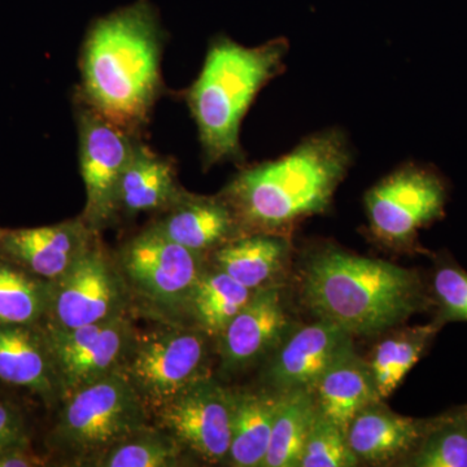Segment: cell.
Here are the masks:
<instances>
[{"label": "cell", "mask_w": 467, "mask_h": 467, "mask_svg": "<svg viewBox=\"0 0 467 467\" xmlns=\"http://www.w3.org/2000/svg\"><path fill=\"white\" fill-rule=\"evenodd\" d=\"M0 380L32 389L45 400H63L45 334L34 326L0 325Z\"/></svg>", "instance_id": "obj_18"}, {"label": "cell", "mask_w": 467, "mask_h": 467, "mask_svg": "<svg viewBox=\"0 0 467 467\" xmlns=\"http://www.w3.org/2000/svg\"><path fill=\"white\" fill-rule=\"evenodd\" d=\"M117 265L130 294L171 310L187 308L205 269L204 254L171 241L152 226L126 243Z\"/></svg>", "instance_id": "obj_7"}, {"label": "cell", "mask_w": 467, "mask_h": 467, "mask_svg": "<svg viewBox=\"0 0 467 467\" xmlns=\"http://www.w3.org/2000/svg\"><path fill=\"white\" fill-rule=\"evenodd\" d=\"M279 402L281 392L275 389L233 391L229 465L263 467Z\"/></svg>", "instance_id": "obj_19"}, {"label": "cell", "mask_w": 467, "mask_h": 467, "mask_svg": "<svg viewBox=\"0 0 467 467\" xmlns=\"http://www.w3.org/2000/svg\"><path fill=\"white\" fill-rule=\"evenodd\" d=\"M160 57L161 36L149 5L140 3L101 18L82 57L91 109L126 131L142 125L161 88Z\"/></svg>", "instance_id": "obj_3"}, {"label": "cell", "mask_w": 467, "mask_h": 467, "mask_svg": "<svg viewBox=\"0 0 467 467\" xmlns=\"http://www.w3.org/2000/svg\"><path fill=\"white\" fill-rule=\"evenodd\" d=\"M42 330L63 400L82 387L119 373L137 333L128 315L82 327L47 325Z\"/></svg>", "instance_id": "obj_10"}, {"label": "cell", "mask_w": 467, "mask_h": 467, "mask_svg": "<svg viewBox=\"0 0 467 467\" xmlns=\"http://www.w3.org/2000/svg\"><path fill=\"white\" fill-rule=\"evenodd\" d=\"M130 291L117 261L98 243L63 275L48 281V324L77 328L128 315Z\"/></svg>", "instance_id": "obj_8"}, {"label": "cell", "mask_w": 467, "mask_h": 467, "mask_svg": "<svg viewBox=\"0 0 467 467\" xmlns=\"http://www.w3.org/2000/svg\"><path fill=\"white\" fill-rule=\"evenodd\" d=\"M358 460L350 450L347 431L318 410L312 427L299 467H352Z\"/></svg>", "instance_id": "obj_29"}, {"label": "cell", "mask_w": 467, "mask_h": 467, "mask_svg": "<svg viewBox=\"0 0 467 467\" xmlns=\"http://www.w3.org/2000/svg\"><path fill=\"white\" fill-rule=\"evenodd\" d=\"M45 460L27 448V444L15 445L0 451V467L45 466Z\"/></svg>", "instance_id": "obj_32"}, {"label": "cell", "mask_w": 467, "mask_h": 467, "mask_svg": "<svg viewBox=\"0 0 467 467\" xmlns=\"http://www.w3.org/2000/svg\"><path fill=\"white\" fill-rule=\"evenodd\" d=\"M21 444H27L24 418L16 407L0 401V451Z\"/></svg>", "instance_id": "obj_31"}, {"label": "cell", "mask_w": 467, "mask_h": 467, "mask_svg": "<svg viewBox=\"0 0 467 467\" xmlns=\"http://www.w3.org/2000/svg\"><path fill=\"white\" fill-rule=\"evenodd\" d=\"M181 192L171 162L144 147H135L119 182V212L130 216L162 212L177 201Z\"/></svg>", "instance_id": "obj_22"}, {"label": "cell", "mask_w": 467, "mask_h": 467, "mask_svg": "<svg viewBox=\"0 0 467 467\" xmlns=\"http://www.w3.org/2000/svg\"><path fill=\"white\" fill-rule=\"evenodd\" d=\"M212 254L217 269L259 291L275 285L287 263L290 243L278 234H244Z\"/></svg>", "instance_id": "obj_20"}, {"label": "cell", "mask_w": 467, "mask_h": 467, "mask_svg": "<svg viewBox=\"0 0 467 467\" xmlns=\"http://www.w3.org/2000/svg\"><path fill=\"white\" fill-rule=\"evenodd\" d=\"M152 227L171 241L202 254L243 235L238 218L221 193L199 196L182 192Z\"/></svg>", "instance_id": "obj_16"}, {"label": "cell", "mask_w": 467, "mask_h": 467, "mask_svg": "<svg viewBox=\"0 0 467 467\" xmlns=\"http://www.w3.org/2000/svg\"><path fill=\"white\" fill-rule=\"evenodd\" d=\"M352 337L339 326L324 319L301 326L276 347L267 367L266 383L279 392L313 391L328 368L355 350Z\"/></svg>", "instance_id": "obj_13"}, {"label": "cell", "mask_w": 467, "mask_h": 467, "mask_svg": "<svg viewBox=\"0 0 467 467\" xmlns=\"http://www.w3.org/2000/svg\"><path fill=\"white\" fill-rule=\"evenodd\" d=\"M47 308L48 281L0 264V325L36 326Z\"/></svg>", "instance_id": "obj_27"}, {"label": "cell", "mask_w": 467, "mask_h": 467, "mask_svg": "<svg viewBox=\"0 0 467 467\" xmlns=\"http://www.w3.org/2000/svg\"><path fill=\"white\" fill-rule=\"evenodd\" d=\"M288 325L281 290L272 285L257 291L218 337L223 370L238 373L259 362L279 346Z\"/></svg>", "instance_id": "obj_15"}, {"label": "cell", "mask_w": 467, "mask_h": 467, "mask_svg": "<svg viewBox=\"0 0 467 467\" xmlns=\"http://www.w3.org/2000/svg\"><path fill=\"white\" fill-rule=\"evenodd\" d=\"M288 50L290 43L285 38L257 47L229 38L212 43L187 98L207 167L242 158L243 119L261 88L284 72Z\"/></svg>", "instance_id": "obj_4"}, {"label": "cell", "mask_w": 467, "mask_h": 467, "mask_svg": "<svg viewBox=\"0 0 467 467\" xmlns=\"http://www.w3.org/2000/svg\"><path fill=\"white\" fill-rule=\"evenodd\" d=\"M81 174L86 187V207L82 220L100 232L119 213V189L134 144L128 131L95 109L79 116Z\"/></svg>", "instance_id": "obj_12"}, {"label": "cell", "mask_w": 467, "mask_h": 467, "mask_svg": "<svg viewBox=\"0 0 467 467\" xmlns=\"http://www.w3.org/2000/svg\"><path fill=\"white\" fill-rule=\"evenodd\" d=\"M209 340L201 328L181 326L135 333L119 373L153 416L184 389L209 377Z\"/></svg>", "instance_id": "obj_6"}, {"label": "cell", "mask_w": 467, "mask_h": 467, "mask_svg": "<svg viewBox=\"0 0 467 467\" xmlns=\"http://www.w3.org/2000/svg\"><path fill=\"white\" fill-rule=\"evenodd\" d=\"M427 426L420 420L393 413L379 400L356 414L347 429V439L358 462L378 465L416 450Z\"/></svg>", "instance_id": "obj_17"}, {"label": "cell", "mask_w": 467, "mask_h": 467, "mask_svg": "<svg viewBox=\"0 0 467 467\" xmlns=\"http://www.w3.org/2000/svg\"><path fill=\"white\" fill-rule=\"evenodd\" d=\"M409 465L467 467V411L430 423Z\"/></svg>", "instance_id": "obj_28"}, {"label": "cell", "mask_w": 467, "mask_h": 467, "mask_svg": "<svg viewBox=\"0 0 467 467\" xmlns=\"http://www.w3.org/2000/svg\"><path fill=\"white\" fill-rule=\"evenodd\" d=\"M306 308L352 335L382 334L423 306L417 273L339 248L316 252L301 281Z\"/></svg>", "instance_id": "obj_2"}, {"label": "cell", "mask_w": 467, "mask_h": 467, "mask_svg": "<svg viewBox=\"0 0 467 467\" xmlns=\"http://www.w3.org/2000/svg\"><path fill=\"white\" fill-rule=\"evenodd\" d=\"M312 392L318 410L344 431L361 409L380 400L368 362L355 350L328 368Z\"/></svg>", "instance_id": "obj_21"}, {"label": "cell", "mask_w": 467, "mask_h": 467, "mask_svg": "<svg viewBox=\"0 0 467 467\" xmlns=\"http://www.w3.org/2000/svg\"><path fill=\"white\" fill-rule=\"evenodd\" d=\"M316 413L317 402L312 391L292 389L281 392L263 467H299Z\"/></svg>", "instance_id": "obj_24"}, {"label": "cell", "mask_w": 467, "mask_h": 467, "mask_svg": "<svg viewBox=\"0 0 467 467\" xmlns=\"http://www.w3.org/2000/svg\"><path fill=\"white\" fill-rule=\"evenodd\" d=\"M186 450L161 427L149 425L117 442L97 461L98 467H174L184 465Z\"/></svg>", "instance_id": "obj_26"}, {"label": "cell", "mask_w": 467, "mask_h": 467, "mask_svg": "<svg viewBox=\"0 0 467 467\" xmlns=\"http://www.w3.org/2000/svg\"><path fill=\"white\" fill-rule=\"evenodd\" d=\"M439 325L416 326L398 331L378 344L368 362L380 400L398 389L409 371L422 358Z\"/></svg>", "instance_id": "obj_25"}, {"label": "cell", "mask_w": 467, "mask_h": 467, "mask_svg": "<svg viewBox=\"0 0 467 467\" xmlns=\"http://www.w3.org/2000/svg\"><path fill=\"white\" fill-rule=\"evenodd\" d=\"M352 164L340 129L306 137L282 158L244 169L227 184L226 199L244 234L284 235L327 211Z\"/></svg>", "instance_id": "obj_1"}, {"label": "cell", "mask_w": 467, "mask_h": 467, "mask_svg": "<svg viewBox=\"0 0 467 467\" xmlns=\"http://www.w3.org/2000/svg\"><path fill=\"white\" fill-rule=\"evenodd\" d=\"M153 416L187 453L205 463L226 462L232 444L233 391L211 377L184 389Z\"/></svg>", "instance_id": "obj_11"}, {"label": "cell", "mask_w": 467, "mask_h": 467, "mask_svg": "<svg viewBox=\"0 0 467 467\" xmlns=\"http://www.w3.org/2000/svg\"><path fill=\"white\" fill-rule=\"evenodd\" d=\"M0 233H2V230H0Z\"/></svg>", "instance_id": "obj_33"}, {"label": "cell", "mask_w": 467, "mask_h": 467, "mask_svg": "<svg viewBox=\"0 0 467 467\" xmlns=\"http://www.w3.org/2000/svg\"><path fill=\"white\" fill-rule=\"evenodd\" d=\"M256 292L216 266L209 270L205 267L186 309L201 330L211 339H218Z\"/></svg>", "instance_id": "obj_23"}, {"label": "cell", "mask_w": 467, "mask_h": 467, "mask_svg": "<svg viewBox=\"0 0 467 467\" xmlns=\"http://www.w3.org/2000/svg\"><path fill=\"white\" fill-rule=\"evenodd\" d=\"M432 288L441 304L442 317L467 322V273L451 265L439 267Z\"/></svg>", "instance_id": "obj_30"}, {"label": "cell", "mask_w": 467, "mask_h": 467, "mask_svg": "<svg viewBox=\"0 0 467 467\" xmlns=\"http://www.w3.org/2000/svg\"><path fill=\"white\" fill-rule=\"evenodd\" d=\"M150 416L130 383L115 373L64 399L52 441L70 462L94 466L117 442L149 425Z\"/></svg>", "instance_id": "obj_5"}, {"label": "cell", "mask_w": 467, "mask_h": 467, "mask_svg": "<svg viewBox=\"0 0 467 467\" xmlns=\"http://www.w3.org/2000/svg\"><path fill=\"white\" fill-rule=\"evenodd\" d=\"M445 198L444 183L438 174L417 165H404L365 195L370 232L393 247L407 245L420 227L441 217Z\"/></svg>", "instance_id": "obj_9"}, {"label": "cell", "mask_w": 467, "mask_h": 467, "mask_svg": "<svg viewBox=\"0 0 467 467\" xmlns=\"http://www.w3.org/2000/svg\"><path fill=\"white\" fill-rule=\"evenodd\" d=\"M97 233L82 218L33 229L2 230L0 254L30 275L54 281L90 250Z\"/></svg>", "instance_id": "obj_14"}]
</instances>
